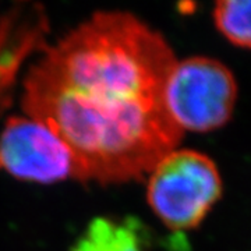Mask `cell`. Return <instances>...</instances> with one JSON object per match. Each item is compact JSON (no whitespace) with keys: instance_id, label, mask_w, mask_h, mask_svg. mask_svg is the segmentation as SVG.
Here are the masks:
<instances>
[{"instance_id":"cell-2","label":"cell","mask_w":251,"mask_h":251,"mask_svg":"<svg viewBox=\"0 0 251 251\" xmlns=\"http://www.w3.org/2000/svg\"><path fill=\"white\" fill-rule=\"evenodd\" d=\"M222 196L215 162L194 150H175L155 165L147 198L155 215L172 230L201 224Z\"/></svg>"},{"instance_id":"cell-1","label":"cell","mask_w":251,"mask_h":251,"mask_svg":"<svg viewBox=\"0 0 251 251\" xmlns=\"http://www.w3.org/2000/svg\"><path fill=\"white\" fill-rule=\"evenodd\" d=\"M175 63L163 36L138 18L97 13L31 67L23 108L67 145L75 179H141L183 135L165 103Z\"/></svg>"},{"instance_id":"cell-3","label":"cell","mask_w":251,"mask_h":251,"mask_svg":"<svg viewBox=\"0 0 251 251\" xmlns=\"http://www.w3.org/2000/svg\"><path fill=\"white\" fill-rule=\"evenodd\" d=\"M237 84L232 72L216 59L193 56L175 63L165 87V103L184 131L209 133L233 115Z\"/></svg>"},{"instance_id":"cell-6","label":"cell","mask_w":251,"mask_h":251,"mask_svg":"<svg viewBox=\"0 0 251 251\" xmlns=\"http://www.w3.org/2000/svg\"><path fill=\"white\" fill-rule=\"evenodd\" d=\"M218 31L234 46L251 49V0H224L214 9Z\"/></svg>"},{"instance_id":"cell-4","label":"cell","mask_w":251,"mask_h":251,"mask_svg":"<svg viewBox=\"0 0 251 251\" xmlns=\"http://www.w3.org/2000/svg\"><path fill=\"white\" fill-rule=\"evenodd\" d=\"M0 169L16 179L36 183L75 177L67 145L31 117L13 116L6 122L0 133Z\"/></svg>"},{"instance_id":"cell-5","label":"cell","mask_w":251,"mask_h":251,"mask_svg":"<svg viewBox=\"0 0 251 251\" xmlns=\"http://www.w3.org/2000/svg\"><path fill=\"white\" fill-rule=\"evenodd\" d=\"M46 20L38 6L13 10L0 21V113L9 106L21 63L42 42Z\"/></svg>"}]
</instances>
